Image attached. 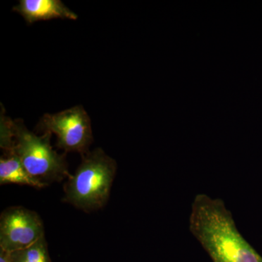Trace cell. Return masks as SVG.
<instances>
[{"mask_svg": "<svg viewBox=\"0 0 262 262\" xmlns=\"http://www.w3.org/2000/svg\"><path fill=\"white\" fill-rule=\"evenodd\" d=\"M189 227L213 262H262L261 255L239 232L232 213L220 198L196 194Z\"/></svg>", "mask_w": 262, "mask_h": 262, "instance_id": "6da1fadb", "label": "cell"}, {"mask_svg": "<svg viewBox=\"0 0 262 262\" xmlns=\"http://www.w3.org/2000/svg\"><path fill=\"white\" fill-rule=\"evenodd\" d=\"M117 168L116 161L101 148L82 155L63 186V201L87 213L101 209L110 198Z\"/></svg>", "mask_w": 262, "mask_h": 262, "instance_id": "7a4b0ae2", "label": "cell"}, {"mask_svg": "<svg viewBox=\"0 0 262 262\" xmlns=\"http://www.w3.org/2000/svg\"><path fill=\"white\" fill-rule=\"evenodd\" d=\"M10 126L13 145L10 152L18 156L32 177L48 186L70 177L64 155L51 146V134L36 135L20 120H10Z\"/></svg>", "mask_w": 262, "mask_h": 262, "instance_id": "3957f363", "label": "cell"}, {"mask_svg": "<svg viewBox=\"0 0 262 262\" xmlns=\"http://www.w3.org/2000/svg\"><path fill=\"white\" fill-rule=\"evenodd\" d=\"M37 128L45 133L55 134L56 145L66 152H89L94 141L91 119L82 106L63 110L56 114L43 115Z\"/></svg>", "mask_w": 262, "mask_h": 262, "instance_id": "277c9868", "label": "cell"}, {"mask_svg": "<svg viewBox=\"0 0 262 262\" xmlns=\"http://www.w3.org/2000/svg\"><path fill=\"white\" fill-rule=\"evenodd\" d=\"M45 237L40 217L24 207L7 208L0 216V248L14 252L32 246Z\"/></svg>", "mask_w": 262, "mask_h": 262, "instance_id": "5b68a950", "label": "cell"}, {"mask_svg": "<svg viewBox=\"0 0 262 262\" xmlns=\"http://www.w3.org/2000/svg\"><path fill=\"white\" fill-rule=\"evenodd\" d=\"M13 10L29 24L54 18L77 20L78 18L60 0H20Z\"/></svg>", "mask_w": 262, "mask_h": 262, "instance_id": "8992f818", "label": "cell"}, {"mask_svg": "<svg viewBox=\"0 0 262 262\" xmlns=\"http://www.w3.org/2000/svg\"><path fill=\"white\" fill-rule=\"evenodd\" d=\"M17 184L36 188L46 187V184L32 177L16 155L5 152L0 158V184Z\"/></svg>", "mask_w": 262, "mask_h": 262, "instance_id": "52a82bcc", "label": "cell"}, {"mask_svg": "<svg viewBox=\"0 0 262 262\" xmlns=\"http://www.w3.org/2000/svg\"><path fill=\"white\" fill-rule=\"evenodd\" d=\"M11 257L13 262H51L45 237L29 247L11 252Z\"/></svg>", "mask_w": 262, "mask_h": 262, "instance_id": "ba28073f", "label": "cell"}, {"mask_svg": "<svg viewBox=\"0 0 262 262\" xmlns=\"http://www.w3.org/2000/svg\"><path fill=\"white\" fill-rule=\"evenodd\" d=\"M0 262H13L11 253L0 248Z\"/></svg>", "mask_w": 262, "mask_h": 262, "instance_id": "9c48e42d", "label": "cell"}]
</instances>
